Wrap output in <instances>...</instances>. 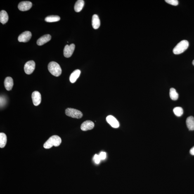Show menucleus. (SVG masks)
<instances>
[{"mask_svg":"<svg viewBox=\"0 0 194 194\" xmlns=\"http://www.w3.org/2000/svg\"><path fill=\"white\" fill-rule=\"evenodd\" d=\"M60 17L58 15H50L46 17L45 20L47 22H53L59 21Z\"/></svg>","mask_w":194,"mask_h":194,"instance_id":"20","label":"nucleus"},{"mask_svg":"<svg viewBox=\"0 0 194 194\" xmlns=\"http://www.w3.org/2000/svg\"><path fill=\"white\" fill-rule=\"evenodd\" d=\"M81 74V71L79 70H76L73 72L71 74L70 80L72 83H74L76 82L77 79H78Z\"/></svg>","mask_w":194,"mask_h":194,"instance_id":"15","label":"nucleus"},{"mask_svg":"<svg viewBox=\"0 0 194 194\" xmlns=\"http://www.w3.org/2000/svg\"><path fill=\"white\" fill-rule=\"evenodd\" d=\"M192 64H193V65H194V60H193V62H192Z\"/></svg>","mask_w":194,"mask_h":194,"instance_id":"27","label":"nucleus"},{"mask_svg":"<svg viewBox=\"0 0 194 194\" xmlns=\"http://www.w3.org/2000/svg\"><path fill=\"white\" fill-rule=\"evenodd\" d=\"M51 39V36L49 34L44 35L38 39L37 44L39 46H43L49 41Z\"/></svg>","mask_w":194,"mask_h":194,"instance_id":"12","label":"nucleus"},{"mask_svg":"<svg viewBox=\"0 0 194 194\" xmlns=\"http://www.w3.org/2000/svg\"><path fill=\"white\" fill-rule=\"evenodd\" d=\"M99 155L101 160H104L106 158V153L105 152H101Z\"/></svg>","mask_w":194,"mask_h":194,"instance_id":"25","label":"nucleus"},{"mask_svg":"<svg viewBox=\"0 0 194 194\" xmlns=\"http://www.w3.org/2000/svg\"><path fill=\"white\" fill-rule=\"evenodd\" d=\"M189 45L188 41H182L175 47L173 50V52L175 54H181L187 49Z\"/></svg>","mask_w":194,"mask_h":194,"instance_id":"3","label":"nucleus"},{"mask_svg":"<svg viewBox=\"0 0 194 194\" xmlns=\"http://www.w3.org/2000/svg\"><path fill=\"white\" fill-rule=\"evenodd\" d=\"M4 85L7 90H11L13 86V81L12 78L10 77H6L4 81Z\"/></svg>","mask_w":194,"mask_h":194,"instance_id":"13","label":"nucleus"},{"mask_svg":"<svg viewBox=\"0 0 194 194\" xmlns=\"http://www.w3.org/2000/svg\"><path fill=\"white\" fill-rule=\"evenodd\" d=\"M7 137L4 133H0V148H4L6 145Z\"/></svg>","mask_w":194,"mask_h":194,"instance_id":"19","label":"nucleus"},{"mask_svg":"<svg viewBox=\"0 0 194 194\" xmlns=\"http://www.w3.org/2000/svg\"><path fill=\"white\" fill-rule=\"evenodd\" d=\"M8 13L4 10H2L0 12V22L3 24H6L8 20Z\"/></svg>","mask_w":194,"mask_h":194,"instance_id":"18","label":"nucleus"},{"mask_svg":"<svg viewBox=\"0 0 194 194\" xmlns=\"http://www.w3.org/2000/svg\"><path fill=\"white\" fill-rule=\"evenodd\" d=\"M32 3L30 1H23L19 3L18 8L22 11H28L32 7Z\"/></svg>","mask_w":194,"mask_h":194,"instance_id":"8","label":"nucleus"},{"mask_svg":"<svg viewBox=\"0 0 194 194\" xmlns=\"http://www.w3.org/2000/svg\"><path fill=\"white\" fill-rule=\"evenodd\" d=\"M62 143V140L59 136L57 135H54L49 138L45 143L44 148L46 149H49L53 146H59Z\"/></svg>","mask_w":194,"mask_h":194,"instance_id":"1","label":"nucleus"},{"mask_svg":"<svg viewBox=\"0 0 194 194\" xmlns=\"http://www.w3.org/2000/svg\"><path fill=\"white\" fill-rule=\"evenodd\" d=\"M48 71L53 76L58 77L61 75L62 70L60 66L55 62H51L48 65Z\"/></svg>","mask_w":194,"mask_h":194,"instance_id":"2","label":"nucleus"},{"mask_svg":"<svg viewBox=\"0 0 194 194\" xmlns=\"http://www.w3.org/2000/svg\"><path fill=\"white\" fill-rule=\"evenodd\" d=\"M106 120L109 124L114 128H118L119 127V124L118 121L115 117L112 115H109L107 117Z\"/></svg>","mask_w":194,"mask_h":194,"instance_id":"11","label":"nucleus"},{"mask_svg":"<svg viewBox=\"0 0 194 194\" xmlns=\"http://www.w3.org/2000/svg\"><path fill=\"white\" fill-rule=\"evenodd\" d=\"M35 63L33 60L26 62L24 66V71L26 74H30L32 73L35 69Z\"/></svg>","mask_w":194,"mask_h":194,"instance_id":"5","label":"nucleus"},{"mask_svg":"<svg viewBox=\"0 0 194 194\" xmlns=\"http://www.w3.org/2000/svg\"><path fill=\"white\" fill-rule=\"evenodd\" d=\"M65 113L67 116L74 118L80 119L83 116V114L80 111L73 108H67L65 110Z\"/></svg>","mask_w":194,"mask_h":194,"instance_id":"4","label":"nucleus"},{"mask_svg":"<svg viewBox=\"0 0 194 194\" xmlns=\"http://www.w3.org/2000/svg\"><path fill=\"white\" fill-rule=\"evenodd\" d=\"M32 34L29 31H26L19 36L18 40L20 42H27L30 40Z\"/></svg>","mask_w":194,"mask_h":194,"instance_id":"7","label":"nucleus"},{"mask_svg":"<svg viewBox=\"0 0 194 194\" xmlns=\"http://www.w3.org/2000/svg\"><path fill=\"white\" fill-rule=\"evenodd\" d=\"M94 123L90 121H86L81 124V129L83 131L92 129L94 127Z\"/></svg>","mask_w":194,"mask_h":194,"instance_id":"10","label":"nucleus"},{"mask_svg":"<svg viewBox=\"0 0 194 194\" xmlns=\"http://www.w3.org/2000/svg\"><path fill=\"white\" fill-rule=\"evenodd\" d=\"M173 112L175 115L177 117H179L183 115V110L181 107H176L173 109Z\"/></svg>","mask_w":194,"mask_h":194,"instance_id":"22","label":"nucleus"},{"mask_svg":"<svg viewBox=\"0 0 194 194\" xmlns=\"http://www.w3.org/2000/svg\"><path fill=\"white\" fill-rule=\"evenodd\" d=\"M170 96L171 99L173 100H176L178 99V93L176 92V90L174 88H171L170 90Z\"/></svg>","mask_w":194,"mask_h":194,"instance_id":"21","label":"nucleus"},{"mask_svg":"<svg viewBox=\"0 0 194 194\" xmlns=\"http://www.w3.org/2000/svg\"><path fill=\"white\" fill-rule=\"evenodd\" d=\"M85 2L83 0H78L76 1L74 6V9L77 12H79L82 10L84 6Z\"/></svg>","mask_w":194,"mask_h":194,"instance_id":"17","label":"nucleus"},{"mask_svg":"<svg viewBox=\"0 0 194 194\" xmlns=\"http://www.w3.org/2000/svg\"><path fill=\"white\" fill-rule=\"evenodd\" d=\"M165 1L168 4L174 6H177L179 3L177 0H165Z\"/></svg>","mask_w":194,"mask_h":194,"instance_id":"23","label":"nucleus"},{"mask_svg":"<svg viewBox=\"0 0 194 194\" xmlns=\"http://www.w3.org/2000/svg\"><path fill=\"white\" fill-rule=\"evenodd\" d=\"M75 45L72 44L69 46L66 45L64 48V55L66 58H70L72 56L75 49Z\"/></svg>","mask_w":194,"mask_h":194,"instance_id":"6","label":"nucleus"},{"mask_svg":"<svg viewBox=\"0 0 194 194\" xmlns=\"http://www.w3.org/2000/svg\"><path fill=\"white\" fill-rule=\"evenodd\" d=\"M190 153L191 155H194V146L190 150Z\"/></svg>","mask_w":194,"mask_h":194,"instance_id":"26","label":"nucleus"},{"mask_svg":"<svg viewBox=\"0 0 194 194\" xmlns=\"http://www.w3.org/2000/svg\"><path fill=\"white\" fill-rule=\"evenodd\" d=\"M187 127L190 131L194 130V118L190 116L187 118L186 121Z\"/></svg>","mask_w":194,"mask_h":194,"instance_id":"16","label":"nucleus"},{"mask_svg":"<svg viewBox=\"0 0 194 194\" xmlns=\"http://www.w3.org/2000/svg\"><path fill=\"white\" fill-rule=\"evenodd\" d=\"M93 27L95 29H98L100 26V22L99 17L97 15H93L92 20Z\"/></svg>","mask_w":194,"mask_h":194,"instance_id":"14","label":"nucleus"},{"mask_svg":"<svg viewBox=\"0 0 194 194\" xmlns=\"http://www.w3.org/2000/svg\"><path fill=\"white\" fill-rule=\"evenodd\" d=\"M32 96L34 105L36 106L39 105L40 104L41 100L40 93L38 91H35L32 93Z\"/></svg>","mask_w":194,"mask_h":194,"instance_id":"9","label":"nucleus"},{"mask_svg":"<svg viewBox=\"0 0 194 194\" xmlns=\"http://www.w3.org/2000/svg\"><path fill=\"white\" fill-rule=\"evenodd\" d=\"M93 160H94L95 163L98 164L99 163L100 160H101L100 158L99 155H97V154H95L94 157H93Z\"/></svg>","mask_w":194,"mask_h":194,"instance_id":"24","label":"nucleus"}]
</instances>
